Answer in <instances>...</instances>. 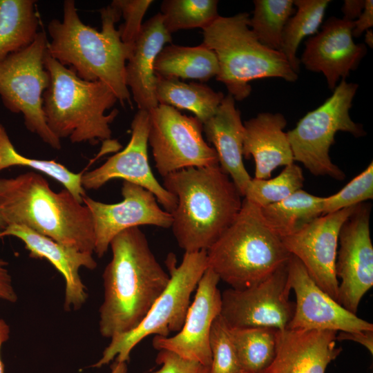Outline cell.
I'll return each mask as SVG.
<instances>
[{
    "label": "cell",
    "mask_w": 373,
    "mask_h": 373,
    "mask_svg": "<svg viewBox=\"0 0 373 373\" xmlns=\"http://www.w3.org/2000/svg\"><path fill=\"white\" fill-rule=\"evenodd\" d=\"M110 247L112 258L102 274L99 330L102 337L111 339L140 323L167 287L170 275L157 260L139 227L119 233Z\"/></svg>",
    "instance_id": "1"
},
{
    "label": "cell",
    "mask_w": 373,
    "mask_h": 373,
    "mask_svg": "<svg viewBox=\"0 0 373 373\" xmlns=\"http://www.w3.org/2000/svg\"><path fill=\"white\" fill-rule=\"evenodd\" d=\"M99 12L102 29L98 31L82 22L73 0L64 1L63 20L54 19L48 25L51 40L47 51L81 79L107 84L122 105L131 104L126 64L133 47L122 42L115 28L121 12L113 2Z\"/></svg>",
    "instance_id": "2"
},
{
    "label": "cell",
    "mask_w": 373,
    "mask_h": 373,
    "mask_svg": "<svg viewBox=\"0 0 373 373\" xmlns=\"http://www.w3.org/2000/svg\"><path fill=\"white\" fill-rule=\"evenodd\" d=\"M177 198L172 231L185 252L207 251L238 214L242 195L219 164L187 168L163 177Z\"/></svg>",
    "instance_id": "3"
},
{
    "label": "cell",
    "mask_w": 373,
    "mask_h": 373,
    "mask_svg": "<svg viewBox=\"0 0 373 373\" xmlns=\"http://www.w3.org/2000/svg\"><path fill=\"white\" fill-rule=\"evenodd\" d=\"M0 215L81 252L93 254L95 233L88 208L68 190L55 192L38 173L0 178Z\"/></svg>",
    "instance_id": "4"
},
{
    "label": "cell",
    "mask_w": 373,
    "mask_h": 373,
    "mask_svg": "<svg viewBox=\"0 0 373 373\" xmlns=\"http://www.w3.org/2000/svg\"><path fill=\"white\" fill-rule=\"evenodd\" d=\"M44 66L50 82L43 94V110L46 124L59 140L95 145L111 137L110 124L118 114L117 109L105 112L118 101L113 90L101 81L79 77L48 52Z\"/></svg>",
    "instance_id": "5"
},
{
    "label": "cell",
    "mask_w": 373,
    "mask_h": 373,
    "mask_svg": "<svg viewBox=\"0 0 373 373\" xmlns=\"http://www.w3.org/2000/svg\"><path fill=\"white\" fill-rule=\"evenodd\" d=\"M290 256L260 208L245 198L235 220L207 250V267L236 289L265 280L286 265Z\"/></svg>",
    "instance_id": "6"
},
{
    "label": "cell",
    "mask_w": 373,
    "mask_h": 373,
    "mask_svg": "<svg viewBox=\"0 0 373 373\" xmlns=\"http://www.w3.org/2000/svg\"><path fill=\"white\" fill-rule=\"evenodd\" d=\"M249 15L240 12L231 17L219 16L203 30L202 44L216 54L223 83L235 100L249 96V82L262 78H281L293 82L298 74L283 54L262 45L249 27Z\"/></svg>",
    "instance_id": "7"
},
{
    "label": "cell",
    "mask_w": 373,
    "mask_h": 373,
    "mask_svg": "<svg viewBox=\"0 0 373 373\" xmlns=\"http://www.w3.org/2000/svg\"><path fill=\"white\" fill-rule=\"evenodd\" d=\"M170 280L140 323L131 331L111 339L101 358L92 367L99 368L115 359L128 362L133 349L150 336H169L183 326L191 296L207 268V251L185 252L175 267L169 258Z\"/></svg>",
    "instance_id": "8"
},
{
    "label": "cell",
    "mask_w": 373,
    "mask_h": 373,
    "mask_svg": "<svg viewBox=\"0 0 373 373\" xmlns=\"http://www.w3.org/2000/svg\"><path fill=\"white\" fill-rule=\"evenodd\" d=\"M358 85L341 79L323 104L308 112L287 133L294 160L302 163L314 175H327L342 180L345 175L329 155L337 132L364 136L362 125L350 115Z\"/></svg>",
    "instance_id": "9"
},
{
    "label": "cell",
    "mask_w": 373,
    "mask_h": 373,
    "mask_svg": "<svg viewBox=\"0 0 373 373\" xmlns=\"http://www.w3.org/2000/svg\"><path fill=\"white\" fill-rule=\"evenodd\" d=\"M48 39L39 31L32 43L0 61V97L5 107L21 113L26 128L52 149L61 145L48 128L43 110V94L50 82L44 66Z\"/></svg>",
    "instance_id": "10"
},
{
    "label": "cell",
    "mask_w": 373,
    "mask_h": 373,
    "mask_svg": "<svg viewBox=\"0 0 373 373\" xmlns=\"http://www.w3.org/2000/svg\"><path fill=\"white\" fill-rule=\"evenodd\" d=\"M202 124L164 104L149 112L148 142L161 176L187 168L219 164L215 149L204 140Z\"/></svg>",
    "instance_id": "11"
},
{
    "label": "cell",
    "mask_w": 373,
    "mask_h": 373,
    "mask_svg": "<svg viewBox=\"0 0 373 373\" xmlns=\"http://www.w3.org/2000/svg\"><path fill=\"white\" fill-rule=\"evenodd\" d=\"M291 290L287 264L254 285L224 290L220 315L229 327L285 329L295 308Z\"/></svg>",
    "instance_id": "12"
},
{
    "label": "cell",
    "mask_w": 373,
    "mask_h": 373,
    "mask_svg": "<svg viewBox=\"0 0 373 373\" xmlns=\"http://www.w3.org/2000/svg\"><path fill=\"white\" fill-rule=\"evenodd\" d=\"M369 204H359L343 223L336 260L338 302L356 314L363 296L373 286V246L370 237Z\"/></svg>",
    "instance_id": "13"
},
{
    "label": "cell",
    "mask_w": 373,
    "mask_h": 373,
    "mask_svg": "<svg viewBox=\"0 0 373 373\" xmlns=\"http://www.w3.org/2000/svg\"><path fill=\"white\" fill-rule=\"evenodd\" d=\"M356 207L321 215L296 232L280 238L287 251L301 262L315 283L337 302L338 280L335 267L339 233Z\"/></svg>",
    "instance_id": "14"
},
{
    "label": "cell",
    "mask_w": 373,
    "mask_h": 373,
    "mask_svg": "<svg viewBox=\"0 0 373 373\" xmlns=\"http://www.w3.org/2000/svg\"><path fill=\"white\" fill-rule=\"evenodd\" d=\"M123 200L106 204L87 195L83 204L90 211L95 233L94 253L102 258L110 247L112 239L122 231L142 225L169 228L172 214L161 209L155 196L147 189L124 181L121 189Z\"/></svg>",
    "instance_id": "15"
},
{
    "label": "cell",
    "mask_w": 373,
    "mask_h": 373,
    "mask_svg": "<svg viewBox=\"0 0 373 373\" xmlns=\"http://www.w3.org/2000/svg\"><path fill=\"white\" fill-rule=\"evenodd\" d=\"M131 126V137L124 149L100 166L83 173L82 185L85 190H95L113 179L121 178L151 191L164 210L172 213L177 198L158 182L149 162V112L138 110Z\"/></svg>",
    "instance_id": "16"
},
{
    "label": "cell",
    "mask_w": 373,
    "mask_h": 373,
    "mask_svg": "<svg viewBox=\"0 0 373 373\" xmlns=\"http://www.w3.org/2000/svg\"><path fill=\"white\" fill-rule=\"evenodd\" d=\"M218 276L207 268L200 279L181 329L173 336H154L152 345L206 366L211 365L210 332L214 320L220 314L222 295Z\"/></svg>",
    "instance_id": "17"
},
{
    "label": "cell",
    "mask_w": 373,
    "mask_h": 373,
    "mask_svg": "<svg viewBox=\"0 0 373 373\" xmlns=\"http://www.w3.org/2000/svg\"><path fill=\"white\" fill-rule=\"evenodd\" d=\"M287 273L296 303L293 317L287 328L336 332L373 330L372 323L347 310L323 291L301 262L292 255L287 262Z\"/></svg>",
    "instance_id": "18"
},
{
    "label": "cell",
    "mask_w": 373,
    "mask_h": 373,
    "mask_svg": "<svg viewBox=\"0 0 373 373\" xmlns=\"http://www.w3.org/2000/svg\"><path fill=\"white\" fill-rule=\"evenodd\" d=\"M353 28L354 21L330 17L305 42L300 61L307 70L322 73L332 90L340 79H345L356 69L366 54L364 44L354 43Z\"/></svg>",
    "instance_id": "19"
},
{
    "label": "cell",
    "mask_w": 373,
    "mask_h": 373,
    "mask_svg": "<svg viewBox=\"0 0 373 373\" xmlns=\"http://www.w3.org/2000/svg\"><path fill=\"white\" fill-rule=\"evenodd\" d=\"M336 332L292 329L276 331L274 358L262 373H325L342 351Z\"/></svg>",
    "instance_id": "20"
},
{
    "label": "cell",
    "mask_w": 373,
    "mask_h": 373,
    "mask_svg": "<svg viewBox=\"0 0 373 373\" xmlns=\"http://www.w3.org/2000/svg\"><path fill=\"white\" fill-rule=\"evenodd\" d=\"M6 236L20 239L29 251L30 257L48 260L61 274L66 284L64 301L66 311L82 308L88 294L79 269L84 267L93 270L97 267L93 254L61 245L24 226H8L0 233V238Z\"/></svg>",
    "instance_id": "21"
},
{
    "label": "cell",
    "mask_w": 373,
    "mask_h": 373,
    "mask_svg": "<svg viewBox=\"0 0 373 373\" xmlns=\"http://www.w3.org/2000/svg\"><path fill=\"white\" fill-rule=\"evenodd\" d=\"M171 35L165 29L161 13L142 24L126 64V83L138 110L150 112L158 106L155 96L157 75L154 64L157 56Z\"/></svg>",
    "instance_id": "22"
},
{
    "label": "cell",
    "mask_w": 373,
    "mask_h": 373,
    "mask_svg": "<svg viewBox=\"0 0 373 373\" xmlns=\"http://www.w3.org/2000/svg\"><path fill=\"white\" fill-rule=\"evenodd\" d=\"M285 116L280 113H260L244 123L242 155L246 159L253 157L255 178L268 179L278 166L294 162L284 128Z\"/></svg>",
    "instance_id": "23"
},
{
    "label": "cell",
    "mask_w": 373,
    "mask_h": 373,
    "mask_svg": "<svg viewBox=\"0 0 373 373\" xmlns=\"http://www.w3.org/2000/svg\"><path fill=\"white\" fill-rule=\"evenodd\" d=\"M202 130L214 146L219 166L244 197L251 178L243 162L244 124L233 96L224 97L216 113L202 124Z\"/></svg>",
    "instance_id": "24"
},
{
    "label": "cell",
    "mask_w": 373,
    "mask_h": 373,
    "mask_svg": "<svg viewBox=\"0 0 373 373\" xmlns=\"http://www.w3.org/2000/svg\"><path fill=\"white\" fill-rule=\"evenodd\" d=\"M154 70L162 77L205 82L218 75L219 65L214 52L202 44L194 47L170 45L157 56Z\"/></svg>",
    "instance_id": "25"
},
{
    "label": "cell",
    "mask_w": 373,
    "mask_h": 373,
    "mask_svg": "<svg viewBox=\"0 0 373 373\" xmlns=\"http://www.w3.org/2000/svg\"><path fill=\"white\" fill-rule=\"evenodd\" d=\"M155 96L159 104L188 110L202 124L216 113L224 97L222 93L201 83H186L160 75L156 77Z\"/></svg>",
    "instance_id": "26"
},
{
    "label": "cell",
    "mask_w": 373,
    "mask_h": 373,
    "mask_svg": "<svg viewBox=\"0 0 373 373\" xmlns=\"http://www.w3.org/2000/svg\"><path fill=\"white\" fill-rule=\"evenodd\" d=\"M34 0H0V61L26 48L39 28Z\"/></svg>",
    "instance_id": "27"
},
{
    "label": "cell",
    "mask_w": 373,
    "mask_h": 373,
    "mask_svg": "<svg viewBox=\"0 0 373 373\" xmlns=\"http://www.w3.org/2000/svg\"><path fill=\"white\" fill-rule=\"evenodd\" d=\"M324 197L298 190L284 200L260 208L262 216L280 238L291 234L323 215Z\"/></svg>",
    "instance_id": "28"
},
{
    "label": "cell",
    "mask_w": 373,
    "mask_h": 373,
    "mask_svg": "<svg viewBox=\"0 0 373 373\" xmlns=\"http://www.w3.org/2000/svg\"><path fill=\"white\" fill-rule=\"evenodd\" d=\"M276 331L266 327H229L230 337L245 373H262L271 364L276 353Z\"/></svg>",
    "instance_id": "29"
},
{
    "label": "cell",
    "mask_w": 373,
    "mask_h": 373,
    "mask_svg": "<svg viewBox=\"0 0 373 373\" xmlns=\"http://www.w3.org/2000/svg\"><path fill=\"white\" fill-rule=\"evenodd\" d=\"M330 2L329 0L294 1L296 12L284 28L280 52L297 74L300 70V60L296 56L298 46L305 37L317 32Z\"/></svg>",
    "instance_id": "30"
},
{
    "label": "cell",
    "mask_w": 373,
    "mask_h": 373,
    "mask_svg": "<svg viewBox=\"0 0 373 373\" xmlns=\"http://www.w3.org/2000/svg\"><path fill=\"white\" fill-rule=\"evenodd\" d=\"M21 166L44 173L61 183L79 202L86 195L82 185L83 173H75L55 160L27 157L17 151L4 126L0 124V171L7 168Z\"/></svg>",
    "instance_id": "31"
},
{
    "label": "cell",
    "mask_w": 373,
    "mask_h": 373,
    "mask_svg": "<svg viewBox=\"0 0 373 373\" xmlns=\"http://www.w3.org/2000/svg\"><path fill=\"white\" fill-rule=\"evenodd\" d=\"M249 27L258 41L280 52L285 25L295 13L294 0H255Z\"/></svg>",
    "instance_id": "32"
},
{
    "label": "cell",
    "mask_w": 373,
    "mask_h": 373,
    "mask_svg": "<svg viewBox=\"0 0 373 373\" xmlns=\"http://www.w3.org/2000/svg\"><path fill=\"white\" fill-rule=\"evenodd\" d=\"M216 0H165L161 4L163 25L169 34L209 26L220 15Z\"/></svg>",
    "instance_id": "33"
},
{
    "label": "cell",
    "mask_w": 373,
    "mask_h": 373,
    "mask_svg": "<svg viewBox=\"0 0 373 373\" xmlns=\"http://www.w3.org/2000/svg\"><path fill=\"white\" fill-rule=\"evenodd\" d=\"M305 178L301 168L291 163L276 177L271 179L251 178L244 197L259 208L280 202L301 189Z\"/></svg>",
    "instance_id": "34"
},
{
    "label": "cell",
    "mask_w": 373,
    "mask_h": 373,
    "mask_svg": "<svg viewBox=\"0 0 373 373\" xmlns=\"http://www.w3.org/2000/svg\"><path fill=\"white\" fill-rule=\"evenodd\" d=\"M211 363L209 373H245L239 362L229 332V327L220 314L210 332Z\"/></svg>",
    "instance_id": "35"
},
{
    "label": "cell",
    "mask_w": 373,
    "mask_h": 373,
    "mask_svg": "<svg viewBox=\"0 0 373 373\" xmlns=\"http://www.w3.org/2000/svg\"><path fill=\"white\" fill-rule=\"evenodd\" d=\"M373 198L372 162L337 193L324 197L323 215L356 206Z\"/></svg>",
    "instance_id": "36"
},
{
    "label": "cell",
    "mask_w": 373,
    "mask_h": 373,
    "mask_svg": "<svg viewBox=\"0 0 373 373\" xmlns=\"http://www.w3.org/2000/svg\"><path fill=\"white\" fill-rule=\"evenodd\" d=\"M119 9L124 22L119 31L123 43L133 46L142 26V19L153 3L152 0H114Z\"/></svg>",
    "instance_id": "37"
},
{
    "label": "cell",
    "mask_w": 373,
    "mask_h": 373,
    "mask_svg": "<svg viewBox=\"0 0 373 373\" xmlns=\"http://www.w3.org/2000/svg\"><path fill=\"white\" fill-rule=\"evenodd\" d=\"M155 362L157 368L148 373H209V366L184 359L166 350H159Z\"/></svg>",
    "instance_id": "38"
},
{
    "label": "cell",
    "mask_w": 373,
    "mask_h": 373,
    "mask_svg": "<svg viewBox=\"0 0 373 373\" xmlns=\"http://www.w3.org/2000/svg\"><path fill=\"white\" fill-rule=\"evenodd\" d=\"M8 265L7 261L0 258V300L15 303L18 300V296Z\"/></svg>",
    "instance_id": "39"
},
{
    "label": "cell",
    "mask_w": 373,
    "mask_h": 373,
    "mask_svg": "<svg viewBox=\"0 0 373 373\" xmlns=\"http://www.w3.org/2000/svg\"><path fill=\"white\" fill-rule=\"evenodd\" d=\"M373 26V1L365 0V6L363 12L354 21L352 30L353 37H359Z\"/></svg>",
    "instance_id": "40"
},
{
    "label": "cell",
    "mask_w": 373,
    "mask_h": 373,
    "mask_svg": "<svg viewBox=\"0 0 373 373\" xmlns=\"http://www.w3.org/2000/svg\"><path fill=\"white\" fill-rule=\"evenodd\" d=\"M345 340L352 341L362 345L372 355L373 354V330L337 333L336 341Z\"/></svg>",
    "instance_id": "41"
},
{
    "label": "cell",
    "mask_w": 373,
    "mask_h": 373,
    "mask_svg": "<svg viewBox=\"0 0 373 373\" xmlns=\"http://www.w3.org/2000/svg\"><path fill=\"white\" fill-rule=\"evenodd\" d=\"M365 6V0H345L341 10L343 19L354 21L360 16Z\"/></svg>",
    "instance_id": "42"
},
{
    "label": "cell",
    "mask_w": 373,
    "mask_h": 373,
    "mask_svg": "<svg viewBox=\"0 0 373 373\" xmlns=\"http://www.w3.org/2000/svg\"><path fill=\"white\" fill-rule=\"evenodd\" d=\"M10 328L6 321L0 318V352L2 345L6 343L10 337ZM0 373H4V365L0 356Z\"/></svg>",
    "instance_id": "43"
},
{
    "label": "cell",
    "mask_w": 373,
    "mask_h": 373,
    "mask_svg": "<svg viewBox=\"0 0 373 373\" xmlns=\"http://www.w3.org/2000/svg\"><path fill=\"white\" fill-rule=\"evenodd\" d=\"M127 364L126 362L115 361L111 366V373H127Z\"/></svg>",
    "instance_id": "44"
},
{
    "label": "cell",
    "mask_w": 373,
    "mask_h": 373,
    "mask_svg": "<svg viewBox=\"0 0 373 373\" xmlns=\"http://www.w3.org/2000/svg\"><path fill=\"white\" fill-rule=\"evenodd\" d=\"M365 42L371 48L373 46V32L371 29L367 30L365 35Z\"/></svg>",
    "instance_id": "45"
},
{
    "label": "cell",
    "mask_w": 373,
    "mask_h": 373,
    "mask_svg": "<svg viewBox=\"0 0 373 373\" xmlns=\"http://www.w3.org/2000/svg\"><path fill=\"white\" fill-rule=\"evenodd\" d=\"M7 227V224L0 215V233Z\"/></svg>",
    "instance_id": "46"
}]
</instances>
